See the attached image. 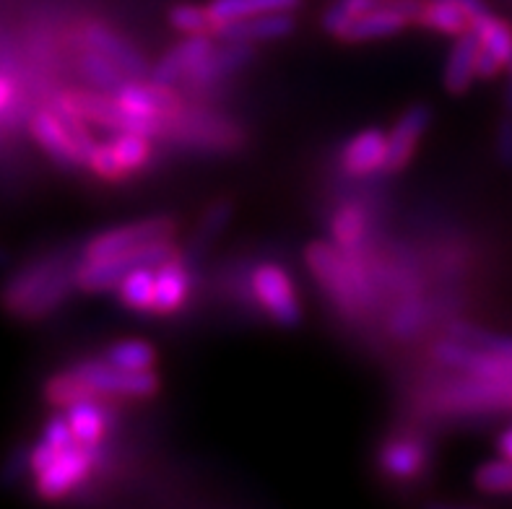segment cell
<instances>
[{
	"label": "cell",
	"instance_id": "60d3db41",
	"mask_svg": "<svg viewBox=\"0 0 512 509\" xmlns=\"http://www.w3.org/2000/svg\"><path fill=\"white\" fill-rule=\"evenodd\" d=\"M500 452H502V455H505L507 460H512V426H510V429H507V432H502Z\"/></svg>",
	"mask_w": 512,
	"mask_h": 509
},
{
	"label": "cell",
	"instance_id": "4316f807",
	"mask_svg": "<svg viewBox=\"0 0 512 509\" xmlns=\"http://www.w3.org/2000/svg\"><path fill=\"white\" fill-rule=\"evenodd\" d=\"M45 398L50 400L52 406H58V408H68L71 403H76V400H89V398L107 400V398H102V395H99L97 390L89 385V382L81 380V377H78L73 369H68V372H63V374H55V377L47 382Z\"/></svg>",
	"mask_w": 512,
	"mask_h": 509
},
{
	"label": "cell",
	"instance_id": "6da1fadb",
	"mask_svg": "<svg viewBox=\"0 0 512 509\" xmlns=\"http://www.w3.org/2000/svg\"><path fill=\"white\" fill-rule=\"evenodd\" d=\"M76 271V258H71L68 252H52L47 258L24 265L3 286L0 302L11 315L24 317V320L50 315L76 289Z\"/></svg>",
	"mask_w": 512,
	"mask_h": 509
},
{
	"label": "cell",
	"instance_id": "44dd1931",
	"mask_svg": "<svg viewBox=\"0 0 512 509\" xmlns=\"http://www.w3.org/2000/svg\"><path fill=\"white\" fill-rule=\"evenodd\" d=\"M416 24L432 32L448 34V37H461L471 29V13L463 11L453 0H424Z\"/></svg>",
	"mask_w": 512,
	"mask_h": 509
},
{
	"label": "cell",
	"instance_id": "5b68a950",
	"mask_svg": "<svg viewBox=\"0 0 512 509\" xmlns=\"http://www.w3.org/2000/svg\"><path fill=\"white\" fill-rule=\"evenodd\" d=\"M73 372L107 400L151 398L159 393V377L151 369L125 372V369H115L107 361H81L73 367Z\"/></svg>",
	"mask_w": 512,
	"mask_h": 509
},
{
	"label": "cell",
	"instance_id": "7402d4cb",
	"mask_svg": "<svg viewBox=\"0 0 512 509\" xmlns=\"http://www.w3.org/2000/svg\"><path fill=\"white\" fill-rule=\"evenodd\" d=\"M117 294L120 302L133 312L141 315H154L156 312V273L146 265L133 268L123 276V281L117 284Z\"/></svg>",
	"mask_w": 512,
	"mask_h": 509
},
{
	"label": "cell",
	"instance_id": "d6a6232c",
	"mask_svg": "<svg viewBox=\"0 0 512 509\" xmlns=\"http://www.w3.org/2000/svg\"><path fill=\"white\" fill-rule=\"evenodd\" d=\"M86 167L91 169V174H94V177H99V180H104V182L125 180L123 169H120V164H117L110 143H97V146L91 149L89 159H86Z\"/></svg>",
	"mask_w": 512,
	"mask_h": 509
},
{
	"label": "cell",
	"instance_id": "d6986e66",
	"mask_svg": "<svg viewBox=\"0 0 512 509\" xmlns=\"http://www.w3.org/2000/svg\"><path fill=\"white\" fill-rule=\"evenodd\" d=\"M102 403H110V400H76L68 406L65 413V421L71 426L73 439L78 445H102V437L107 432V424H110V416H107V408Z\"/></svg>",
	"mask_w": 512,
	"mask_h": 509
},
{
	"label": "cell",
	"instance_id": "3957f363",
	"mask_svg": "<svg viewBox=\"0 0 512 509\" xmlns=\"http://www.w3.org/2000/svg\"><path fill=\"white\" fill-rule=\"evenodd\" d=\"M307 265H310L312 276L318 278V284L323 286L325 294L331 297V302L344 315H357L362 310L364 304L359 299V291L354 286L344 252L325 245V242H312L307 247Z\"/></svg>",
	"mask_w": 512,
	"mask_h": 509
},
{
	"label": "cell",
	"instance_id": "8992f818",
	"mask_svg": "<svg viewBox=\"0 0 512 509\" xmlns=\"http://www.w3.org/2000/svg\"><path fill=\"white\" fill-rule=\"evenodd\" d=\"M99 463V445H68L58 452V458L37 473V494L42 499H63L71 494L94 465Z\"/></svg>",
	"mask_w": 512,
	"mask_h": 509
},
{
	"label": "cell",
	"instance_id": "8d00e7d4",
	"mask_svg": "<svg viewBox=\"0 0 512 509\" xmlns=\"http://www.w3.org/2000/svg\"><path fill=\"white\" fill-rule=\"evenodd\" d=\"M502 71H505V65L494 58L487 47L479 45V52H476V78H487V81H492V78L500 76Z\"/></svg>",
	"mask_w": 512,
	"mask_h": 509
},
{
	"label": "cell",
	"instance_id": "83f0119b",
	"mask_svg": "<svg viewBox=\"0 0 512 509\" xmlns=\"http://www.w3.org/2000/svg\"><path fill=\"white\" fill-rule=\"evenodd\" d=\"M110 146L125 177H133V174L143 172L146 164L151 162L149 138L136 136V133H115Z\"/></svg>",
	"mask_w": 512,
	"mask_h": 509
},
{
	"label": "cell",
	"instance_id": "9c48e42d",
	"mask_svg": "<svg viewBox=\"0 0 512 509\" xmlns=\"http://www.w3.org/2000/svg\"><path fill=\"white\" fill-rule=\"evenodd\" d=\"M81 39H84V45L89 50L102 52L104 58H110L112 63L125 73V78H136V81H143V78H149L151 68L149 63L141 58V52L136 47L125 42L123 37H117L112 29H107L104 24H97V21H91L81 29Z\"/></svg>",
	"mask_w": 512,
	"mask_h": 509
},
{
	"label": "cell",
	"instance_id": "4fadbf2b",
	"mask_svg": "<svg viewBox=\"0 0 512 509\" xmlns=\"http://www.w3.org/2000/svg\"><path fill=\"white\" fill-rule=\"evenodd\" d=\"M32 133L39 146L52 156V162H58V167H84V156H81L73 138L68 136V130L63 128V123L52 110H42L32 117Z\"/></svg>",
	"mask_w": 512,
	"mask_h": 509
},
{
	"label": "cell",
	"instance_id": "4dcf8cb0",
	"mask_svg": "<svg viewBox=\"0 0 512 509\" xmlns=\"http://www.w3.org/2000/svg\"><path fill=\"white\" fill-rule=\"evenodd\" d=\"M476 489L484 494H512V460H489L476 471Z\"/></svg>",
	"mask_w": 512,
	"mask_h": 509
},
{
	"label": "cell",
	"instance_id": "f546056e",
	"mask_svg": "<svg viewBox=\"0 0 512 509\" xmlns=\"http://www.w3.org/2000/svg\"><path fill=\"white\" fill-rule=\"evenodd\" d=\"M380 0H336L328 11L323 13V26L325 32L333 37L344 39L346 29H349L359 16L375 11Z\"/></svg>",
	"mask_w": 512,
	"mask_h": 509
},
{
	"label": "cell",
	"instance_id": "b9f144b4",
	"mask_svg": "<svg viewBox=\"0 0 512 509\" xmlns=\"http://www.w3.org/2000/svg\"><path fill=\"white\" fill-rule=\"evenodd\" d=\"M6 102V89H3V86H0V104Z\"/></svg>",
	"mask_w": 512,
	"mask_h": 509
},
{
	"label": "cell",
	"instance_id": "f1b7e54d",
	"mask_svg": "<svg viewBox=\"0 0 512 509\" xmlns=\"http://www.w3.org/2000/svg\"><path fill=\"white\" fill-rule=\"evenodd\" d=\"M104 361L115 369H125V372H143V369L154 367L156 351L146 341L112 343L107 348V354H104Z\"/></svg>",
	"mask_w": 512,
	"mask_h": 509
},
{
	"label": "cell",
	"instance_id": "f35d334b",
	"mask_svg": "<svg viewBox=\"0 0 512 509\" xmlns=\"http://www.w3.org/2000/svg\"><path fill=\"white\" fill-rule=\"evenodd\" d=\"M453 3H458V6H461L463 11L471 13V19H474V16H479V13L489 11L484 0H453Z\"/></svg>",
	"mask_w": 512,
	"mask_h": 509
},
{
	"label": "cell",
	"instance_id": "cb8c5ba5",
	"mask_svg": "<svg viewBox=\"0 0 512 509\" xmlns=\"http://www.w3.org/2000/svg\"><path fill=\"white\" fill-rule=\"evenodd\" d=\"M471 32L479 37V45L487 47L494 58L507 65L512 60V26L497 19L494 13L484 11L471 19Z\"/></svg>",
	"mask_w": 512,
	"mask_h": 509
},
{
	"label": "cell",
	"instance_id": "603a6c76",
	"mask_svg": "<svg viewBox=\"0 0 512 509\" xmlns=\"http://www.w3.org/2000/svg\"><path fill=\"white\" fill-rule=\"evenodd\" d=\"M367 226H370V216L357 203H346L336 211L331 221V232L336 245L341 252H359L367 239Z\"/></svg>",
	"mask_w": 512,
	"mask_h": 509
},
{
	"label": "cell",
	"instance_id": "1f68e13d",
	"mask_svg": "<svg viewBox=\"0 0 512 509\" xmlns=\"http://www.w3.org/2000/svg\"><path fill=\"white\" fill-rule=\"evenodd\" d=\"M229 219H232V200H216L214 206L203 213L201 226L195 229V250H203L206 245H211V242L221 234V229L229 224Z\"/></svg>",
	"mask_w": 512,
	"mask_h": 509
},
{
	"label": "cell",
	"instance_id": "52a82bcc",
	"mask_svg": "<svg viewBox=\"0 0 512 509\" xmlns=\"http://www.w3.org/2000/svg\"><path fill=\"white\" fill-rule=\"evenodd\" d=\"M175 232H177V221L169 219V216L141 221V224L117 226V229H110V232H102L94 239H89V245L81 250V258L84 260L110 258V255L130 252V250H136V247L159 242V239H175Z\"/></svg>",
	"mask_w": 512,
	"mask_h": 509
},
{
	"label": "cell",
	"instance_id": "e575fe53",
	"mask_svg": "<svg viewBox=\"0 0 512 509\" xmlns=\"http://www.w3.org/2000/svg\"><path fill=\"white\" fill-rule=\"evenodd\" d=\"M422 320H424L422 304L406 302L396 310V315H393V320H390V328H393V333H396L398 338H409L411 333L419 328V323H422Z\"/></svg>",
	"mask_w": 512,
	"mask_h": 509
},
{
	"label": "cell",
	"instance_id": "e0dca14e",
	"mask_svg": "<svg viewBox=\"0 0 512 509\" xmlns=\"http://www.w3.org/2000/svg\"><path fill=\"white\" fill-rule=\"evenodd\" d=\"M476 52H479V37L471 29L455 37V45L445 63V89L450 94H466L468 86L474 84L476 78Z\"/></svg>",
	"mask_w": 512,
	"mask_h": 509
},
{
	"label": "cell",
	"instance_id": "7c38bea8",
	"mask_svg": "<svg viewBox=\"0 0 512 509\" xmlns=\"http://www.w3.org/2000/svg\"><path fill=\"white\" fill-rule=\"evenodd\" d=\"M211 47H214V42L206 34H188V39L172 47L162 58V63L149 73V81L159 86H177L195 65L206 58Z\"/></svg>",
	"mask_w": 512,
	"mask_h": 509
},
{
	"label": "cell",
	"instance_id": "ab89813d",
	"mask_svg": "<svg viewBox=\"0 0 512 509\" xmlns=\"http://www.w3.org/2000/svg\"><path fill=\"white\" fill-rule=\"evenodd\" d=\"M507 71V86H505V110L507 115H512V60L505 65Z\"/></svg>",
	"mask_w": 512,
	"mask_h": 509
},
{
	"label": "cell",
	"instance_id": "484cf974",
	"mask_svg": "<svg viewBox=\"0 0 512 509\" xmlns=\"http://www.w3.org/2000/svg\"><path fill=\"white\" fill-rule=\"evenodd\" d=\"M78 65H81V76H84L97 91H104V94H115V91L128 81L125 73L120 71L110 58H104L102 52L89 50V47H86L84 55L78 58Z\"/></svg>",
	"mask_w": 512,
	"mask_h": 509
},
{
	"label": "cell",
	"instance_id": "d590c367",
	"mask_svg": "<svg viewBox=\"0 0 512 509\" xmlns=\"http://www.w3.org/2000/svg\"><path fill=\"white\" fill-rule=\"evenodd\" d=\"M42 439L50 442L52 447H58V450H65V447L76 442V439H73L71 426H68V421H65V416H52V419L47 421Z\"/></svg>",
	"mask_w": 512,
	"mask_h": 509
},
{
	"label": "cell",
	"instance_id": "d4e9b609",
	"mask_svg": "<svg viewBox=\"0 0 512 509\" xmlns=\"http://www.w3.org/2000/svg\"><path fill=\"white\" fill-rule=\"evenodd\" d=\"M409 21L398 16L393 11H385V8H375V11L364 13L359 16L354 24L346 29L344 39L346 42H367V39H383V37H393L401 29H406Z\"/></svg>",
	"mask_w": 512,
	"mask_h": 509
},
{
	"label": "cell",
	"instance_id": "836d02e7",
	"mask_svg": "<svg viewBox=\"0 0 512 509\" xmlns=\"http://www.w3.org/2000/svg\"><path fill=\"white\" fill-rule=\"evenodd\" d=\"M169 24L182 34H206L211 32L208 11L201 6H175L169 11Z\"/></svg>",
	"mask_w": 512,
	"mask_h": 509
},
{
	"label": "cell",
	"instance_id": "8fae6325",
	"mask_svg": "<svg viewBox=\"0 0 512 509\" xmlns=\"http://www.w3.org/2000/svg\"><path fill=\"white\" fill-rule=\"evenodd\" d=\"M294 32V16L289 11H271L258 13V16H247V19L229 21V24L216 29V37L221 42H273V39H284Z\"/></svg>",
	"mask_w": 512,
	"mask_h": 509
},
{
	"label": "cell",
	"instance_id": "2e32d148",
	"mask_svg": "<svg viewBox=\"0 0 512 509\" xmlns=\"http://www.w3.org/2000/svg\"><path fill=\"white\" fill-rule=\"evenodd\" d=\"M190 278L182 263V255L169 258L156 268V312L154 315H175L188 299Z\"/></svg>",
	"mask_w": 512,
	"mask_h": 509
},
{
	"label": "cell",
	"instance_id": "7a4b0ae2",
	"mask_svg": "<svg viewBox=\"0 0 512 509\" xmlns=\"http://www.w3.org/2000/svg\"><path fill=\"white\" fill-rule=\"evenodd\" d=\"M175 255H180L175 239H159V242L136 247L130 252H120V255H110V258L84 260L76 271V286L81 291H89V294L117 289L125 273L133 271V268H141V265L159 268Z\"/></svg>",
	"mask_w": 512,
	"mask_h": 509
},
{
	"label": "cell",
	"instance_id": "ba28073f",
	"mask_svg": "<svg viewBox=\"0 0 512 509\" xmlns=\"http://www.w3.org/2000/svg\"><path fill=\"white\" fill-rule=\"evenodd\" d=\"M253 58L255 50L250 42H227L224 47H211L206 58L195 65L193 71L182 78L180 84H185L188 91L216 89L224 78L253 63Z\"/></svg>",
	"mask_w": 512,
	"mask_h": 509
},
{
	"label": "cell",
	"instance_id": "5bb4252c",
	"mask_svg": "<svg viewBox=\"0 0 512 509\" xmlns=\"http://www.w3.org/2000/svg\"><path fill=\"white\" fill-rule=\"evenodd\" d=\"M385 151H388V136L383 130L370 128L346 143L341 162H344L346 172L354 177H370V174L385 169Z\"/></svg>",
	"mask_w": 512,
	"mask_h": 509
},
{
	"label": "cell",
	"instance_id": "7bdbcfd3",
	"mask_svg": "<svg viewBox=\"0 0 512 509\" xmlns=\"http://www.w3.org/2000/svg\"><path fill=\"white\" fill-rule=\"evenodd\" d=\"M3 260H6V255H3V252H0V263H3Z\"/></svg>",
	"mask_w": 512,
	"mask_h": 509
},
{
	"label": "cell",
	"instance_id": "30bf717a",
	"mask_svg": "<svg viewBox=\"0 0 512 509\" xmlns=\"http://www.w3.org/2000/svg\"><path fill=\"white\" fill-rule=\"evenodd\" d=\"M429 120H432V110L427 104H414L409 110L403 112L401 120L396 123V128L390 130L388 136V151H385V174H396L401 169H406V164L411 162L414 156L416 143L424 136V130L429 128Z\"/></svg>",
	"mask_w": 512,
	"mask_h": 509
},
{
	"label": "cell",
	"instance_id": "277c9868",
	"mask_svg": "<svg viewBox=\"0 0 512 509\" xmlns=\"http://www.w3.org/2000/svg\"><path fill=\"white\" fill-rule=\"evenodd\" d=\"M250 284H253L255 299L271 315L273 323L281 325V328H297L302 323V307H299L297 291H294L289 273L281 265H258Z\"/></svg>",
	"mask_w": 512,
	"mask_h": 509
},
{
	"label": "cell",
	"instance_id": "ac0fdd59",
	"mask_svg": "<svg viewBox=\"0 0 512 509\" xmlns=\"http://www.w3.org/2000/svg\"><path fill=\"white\" fill-rule=\"evenodd\" d=\"M65 97L73 104V110L84 117L89 125H99V128L110 130V133L123 130L125 112L120 110V104L115 102L112 94H104V91H68Z\"/></svg>",
	"mask_w": 512,
	"mask_h": 509
},
{
	"label": "cell",
	"instance_id": "9a60e30c",
	"mask_svg": "<svg viewBox=\"0 0 512 509\" xmlns=\"http://www.w3.org/2000/svg\"><path fill=\"white\" fill-rule=\"evenodd\" d=\"M380 471L393 481H411L424 471L427 465V447L416 439H390L380 450Z\"/></svg>",
	"mask_w": 512,
	"mask_h": 509
},
{
	"label": "cell",
	"instance_id": "ffe728a7",
	"mask_svg": "<svg viewBox=\"0 0 512 509\" xmlns=\"http://www.w3.org/2000/svg\"><path fill=\"white\" fill-rule=\"evenodd\" d=\"M299 3H302V0H214L206 11L208 21H211V32H216L219 26L229 24V21L258 16V13L294 11Z\"/></svg>",
	"mask_w": 512,
	"mask_h": 509
},
{
	"label": "cell",
	"instance_id": "74e56055",
	"mask_svg": "<svg viewBox=\"0 0 512 509\" xmlns=\"http://www.w3.org/2000/svg\"><path fill=\"white\" fill-rule=\"evenodd\" d=\"M497 156L505 167H512V115H507L497 128Z\"/></svg>",
	"mask_w": 512,
	"mask_h": 509
}]
</instances>
